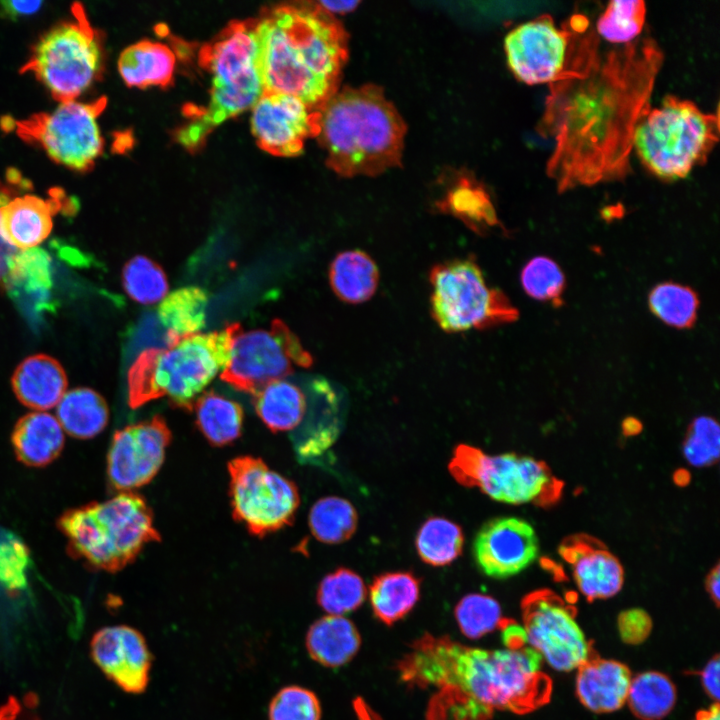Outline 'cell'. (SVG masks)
<instances>
[{
  "label": "cell",
  "mask_w": 720,
  "mask_h": 720,
  "mask_svg": "<svg viewBox=\"0 0 720 720\" xmlns=\"http://www.w3.org/2000/svg\"><path fill=\"white\" fill-rule=\"evenodd\" d=\"M664 54L650 37L602 52L589 20L577 29L563 73L549 85L537 132L554 147L546 174L560 193L622 180L636 127Z\"/></svg>",
  "instance_id": "6da1fadb"
},
{
  "label": "cell",
  "mask_w": 720,
  "mask_h": 720,
  "mask_svg": "<svg viewBox=\"0 0 720 720\" xmlns=\"http://www.w3.org/2000/svg\"><path fill=\"white\" fill-rule=\"evenodd\" d=\"M541 664L528 645L488 650L426 634L413 643L398 670L410 686L441 688L491 713L521 714L549 701L552 682Z\"/></svg>",
  "instance_id": "7a4b0ae2"
},
{
  "label": "cell",
  "mask_w": 720,
  "mask_h": 720,
  "mask_svg": "<svg viewBox=\"0 0 720 720\" xmlns=\"http://www.w3.org/2000/svg\"><path fill=\"white\" fill-rule=\"evenodd\" d=\"M256 33L264 92L292 95L318 111L338 91L348 36L316 2L267 10Z\"/></svg>",
  "instance_id": "3957f363"
},
{
  "label": "cell",
  "mask_w": 720,
  "mask_h": 720,
  "mask_svg": "<svg viewBox=\"0 0 720 720\" xmlns=\"http://www.w3.org/2000/svg\"><path fill=\"white\" fill-rule=\"evenodd\" d=\"M406 124L382 88L345 87L319 110L317 138L340 176H376L399 166Z\"/></svg>",
  "instance_id": "277c9868"
},
{
  "label": "cell",
  "mask_w": 720,
  "mask_h": 720,
  "mask_svg": "<svg viewBox=\"0 0 720 720\" xmlns=\"http://www.w3.org/2000/svg\"><path fill=\"white\" fill-rule=\"evenodd\" d=\"M239 323L220 331L187 336L167 347H149L138 354L128 371V403L131 408L158 398L185 410L227 366Z\"/></svg>",
  "instance_id": "5b68a950"
},
{
  "label": "cell",
  "mask_w": 720,
  "mask_h": 720,
  "mask_svg": "<svg viewBox=\"0 0 720 720\" xmlns=\"http://www.w3.org/2000/svg\"><path fill=\"white\" fill-rule=\"evenodd\" d=\"M199 61L211 74L210 99L206 107L186 110L190 121L176 132V140L189 150L219 124L252 108L264 93L256 20L229 24L201 48Z\"/></svg>",
  "instance_id": "8992f818"
},
{
  "label": "cell",
  "mask_w": 720,
  "mask_h": 720,
  "mask_svg": "<svg viewBox=\"0 0 720 720\" xmlns=\"http://www.w3.org/2000/svg\"><path fill=\"white\" fill-rule=\"evenodd\" d=\"M58 527L74 556L109 572L121 570L147 544L160 541L151 508L134 492L66 511Z\"/></svg>",
  "instance_id": "52a82bcc"
},
{
  "label": "cell",
  "mask_w": 720,
  "mask_h": 720,
  "mask_svg": "<svg viewBox=\"0 0 720 720\" xmlns=\"http://www.w3.org/2000/svg\"><path fill=\"white\" fill-rule=\"evenodd\" d=\"M719 140V114L694 102L668 95L639 121L633 148L656 177L676 181L704 164Z\"/></svg>",
  "instance_id": "ba28073f"
},
{
  "label": "cell",
  "mask_w": 720,
  "mask_h": 720,
  "mask_svg": "<svg viewBox=\"0 0 720 720\" xmlns=\"http://www.w3.org/2000/svg\"><path fill=\"white\" fill-rule=\"evenodd\" d=\"M429 283L432 318L447 333L488 329L518 319L516 307L503 291L487 283L471 256L434 265Z\"/></svg>",
  "instance_id": "9c48e42d"
},
{
  "label": "cell",
  "mask_w": 720,
  "mask_h": 720,
  "mask_svg": "<svg viewBox=\"0 0 720 720\" xmlns=\"http://www.w3.org/2000/svg\"><path fill=\"white\" fill-rule=\"evenodd\" d=\"M73 18L45 33L21 72H31L60 103L74 101L98 79L103 46L84 7L72 5Z\"/></svg>",
  "instance_id": "30bf717a"
},
{
  "label": "cell",
  "mask_w": 720,
  "mask_h": 720,
  "mask_svg": "<svg viewBox=\"0 0 720 720\" xmlns=\"http://www.w3.org/2000/svg\"><path fill=\"white\" fill-rule=\"evenodd\" d=\"M448 470L460 485L476 487L506 504H550L562 490V482L537 459L515 453L489 455L467 444L454 449Z\"/></svg>",
  "instance_id": "8fae6325"
},
{
  "label": "cell",
  "mask_w": 720,
  "mask_h": 720,
  "mask_svg": "<svg viewBox=\"0 0 720 720\" xmlns=\"http://www.w3.org/2000/svg\"><path fill=\"white\" fill-rule=\"evenodd\" d=\"M232 514L262 537L290 525L300 504L297 486L260 458L240 456L228 463Z\"/></svg>",
  "instance_id": "7c38bea8"
},
{
  "label": "cell",
  "mask_w": 720,
  "mask_h": 720,
  "mask_svg": "<svg viewBox=\"0 0 720 720\" xmlns=\"http://www.w3.org/2000/svg\"><path fill=\"white\" fill-rule=\"evenodd\" d=\"M105 106V97L91 103H61L52 112L34 114L13 125L20 137L39 144L55 162L88 171L103 151L97 118Z\"/></svg>",
  "instance_id": "4fadbf2b"
},
{
  "label": "cell",
  "mask_w": 720,
  "mask_h": 720,
  "mask_svg": "<svg viewBox=\"0 0 720 720\" xmlns=\"http://www.w3.org/2000/svg\"><path fill=\"white\" fill-rule=\"evenodd\" d=\"M313 358L299 338L279 319L269 329L243 332L234 338L221 379L235 389L254 394L267 384L285 379L295 367L308 368Z\"/></svg>",
  "instance_id": "5bb4252c"
},
{
  "label": "cell",
  "mask_w": 720,
  "mask_h": 720,
  "mask_svg": "<svg viewBox=\"0 0 720 720\" xmlns=\"http://www.w3.org/2000/svg\"><path fill=\"white\" fill-rule=\"evenodd\" d=\"M527 645L553 669L569 672L592 657L573 607L548 590L528 594L521 603Z\"/></svg>",
  "instance_id": "9a60e30c"
},
{
  "label": "cell",
  "mask_w": 720,
  "mask_h": 720,
  "mask_svg": "<svg viewBox=\"0 0 720 720\" xmlns=\"http://www.w3.org/2000/svg\"><path fill=\"white\" fill-rule=\"evenodd\" d=\"M585 16L572 15L558 27L548 14L518 25L505 37L504 50L513 75L529 85L550 84L564 71Z\"/></svg>",
  "instance_id": "2e32d148"
},
{
  "label": "cell",
  "mask_w": 720,
  "mask_h": 720,
  "mask_svg": "<svg viewBox=\"0 0 720 720\" xmlns=\"http://www.w3.org/2000/svg\"><path fill=\"white\" fill-rule=\"evenodd\" d=\"M172 434L160 415L116 431L107 457L111 486L122 492L149 483L161 468Z\"/></svg>",
  "instance_id": "e0dca14e"
},
{
  "label": "cell",
  "mask_w": 720,
  "mask_h": 720,
  "mask_svg": "<svg viewBox=\"0 0 720 720\" xmlns=\"http://www.w3.org/2000/svg\"><path fill=\"white\" fill-rule=\"evenodd\" d=\"M318 130L319 110L292 95L264 92L252 107L251 131L258 146L270 154L297 156Z\"/></svg>",
  "instance_id": "ac0fdd59"
},
{
  "label": "cell",
  "mask_w": 720,
  "mask_h": 720,
  "mask_svg": "<svg viewBox=\"0 0 720 720\" xmlns=\"http://www.w3.org/2000/svg\"><path fill=\"white\" fill-rule=\"evenodd\" d=\"M474 560L483 574L496 579L517 575L539 556V540L526 520L505 516L486 522L473 542Z\"/></svg>",
  "instance_id": "d6986e66"
},
{
  "label": "cell",
  "mask_w": 720,
  "mask_h": 720,
  "mask_svg": "<svg viewBox=\"0 0 720 720\" xmlns=\"http://www.w3.org/2000/svg\"><path fill=\"white\" fill-rule=\"evenodd\" d=\"M91 655L105 675L124 691L139 694L146 689L151 654L144 637L134 628H102L92 638Z\"/></svg>",
  "instance_id": "ffe728a7"
},
{
  "label": "cell",
  "mask_w": 720,
  "mask_h": 720,
  "mask_svg": "<svg viewBox=\"0 0 720 720\" xmlns=\"http://www.w3.org/2000/svg\"><path fill=\"white\" fill-rule=\"evenodd\" d=\"M559 553L571 566L575 583L588 600L610 598L621 590L623 567L599 541L573 536L560 545Z\"/></svg>",
  "instance_id": "44dd1931"
},
{
  "label": "cell",
  "mask_w": 720,
  "mask_h": 720,
  "mask_svg": "<svg viewBox=\"0 0 720 720\" xmlns=\"http://www.w3.org/2000/svg\"><path fill=\"white\" fill-rule=\"evenodd\" d=\"M3 287L31 319L53 310L52 263L48 253L38 247L19 250Z\"/></svg>",
  "instance_id": "7402d4cb"
},
{
  "label": "cell",
  "mask_w": 720,
  "mask_h": 720,
  "mask_svg": "<svg viewBox=\"0 0 720 720\" xmlns=\"http://www.w3.org/2000/svg\"><path fill=\"white\" fill-rule=\"evenodd\" d=\"M577 670L576 693L590 711L609 713L626 702L632 678L623 663L592 656Z\"/></svg>",
  "instance_id": "603a6c76"
},
{
  "label": "cell",
  "mask_w": 720,
  "mask_h": 720,
  "mask_svg": "<svg viewBox=\"0 0 720 720\" xmlns=\"http://www.w3.org/2000/svg\"><path fill=\"white\" fill-rule=\"evenodd\" d=\"M59 208L58 197L44 200L24 195L10 200L0 209V234L17 250L37 247L49 236L52 216Z\"/></svg>",
  "instance_id": "cb8c5ba5"
},
{
  "label": "cell",
  "mask_w": 720,
  "mask_h": 720,
  "mask_svg": "<svg viewBox=\"0 0 720 720\" xmlns=\"http://www.w3.org/2000/svg\"><path fill=\"white\" fill-rule=\"evenodd\" d=\"M67 384L63 367L45 354L24 359L12 376V387L18 400L39 411L56 406L66 393Z\"/></svg>",
  "instance_id": "d4e9b609"
},
{
  "label": "cell",
  "mask_w": 720,
  "mask_h": 720,
  "mask_svg": "<svg viewBox=\"0 0 720 720\" xmlns=\"http://www.w3.org/2000/svg\"><path fill=\"white\" fill-rule=\"evenodd\" d=\"M17 458L40 467L52 462L64 445L63 429L57 418L46 412H32L18 420L12 433Z\"/></svg>",
  "instance_id": "484cf974"
},
{
  "label": "cell",
  "mask_w": 720,
  "mask_h": 720,
  "mask_svg": "<svg viewBox=\"0 0 720 720\" xmlns=\"http://www.w3.org/2000/svg\"><path fill=\"white\" fill-rule=\"evenodd\" d=\"M208 295L196 286L182 287L166 295L156 309L164 330L162 347L199 333L205 327Z\"/></svg>",
  "instance_id": "4316f807"
},
{
  "label": "cell",
  "mask_w": 720,
  "mask_h": 720,
  "mask_svg": "<svg viewBox=\"0 0 720 720\" xmlns=\"http://www.w3.org/2000/svg\"><path fill=\"white\" fill-rule=\"evenodd\" d=\"M310 657L326 667L347 664L361 646L360 634L354 623L344 616L327 615L315 621L306 635Z\"/></svg>",
  "instance_id": "83f0119b"
},
{
  "label": "cell",
  "mask_w": 720,
  "mask_h": 720,
  "mask_svg": "<svg viewBox=\"0 0 720 720\" xmlns=\"http://www.w3.org/2000/svg\"><path fill=\"white\" fill-rule=\"evenodd\" d=\"M309 387L313 399L309 422L316 424L303 428L305 433L296 438L297 452L305 459L322 454L339 433L340 400L336 391L323 378L312 379Z\"/></svg>",
  "instance_id": "f1b7e54d"
},
{
  "label": "cell",
  "mask_w": 720,
  "mask_h": 720,
  "mask_svg": "<svg viewBox=\"0 0 720 720\" xmlns=\"http://www.w3.org/2000/svg\"><path fill=\"white\" fill-rule=\"evenodd\" d=\"M175 64V54L167 45L143 40L122 51L118 69L129 87H165L173 79Z\"/></svg>",
  "instance_id": "f546056e"
},
{
  "label": "cell",
  "mask_w": 720,
  "mask_h": 720,
  "mask_svg": "<svg viewBox=\"0 0 720 720\" xmlns=\"http://www.w3.org/2000/svg\"><path fill=\"white\" fill-rule=\"evenodd\" d=\"M329 282L341 301L360 304L375 294L379 270L375 261L364 251L347 250L337 254L331 262Z\"/></svg>",
  "instance_id": "4dcf8cb0"
},
{
  "label": "cell",
  "mask_w": 720,
  "mask_h": 720,
  "mask_svg": "<svg viewBox=\"0 0 720 720\" xmlns=\"http://www.w3.org/2000/svg\"><path fill=\"white\" fill-rule=\"evenodd\" d=\"M255 411L272 431H289L305 417L307 398L304 391L286 380L273 381L253 394Z\"/></svg>",
  "instance_id": "1f68e13d"
},
{
  "label": "cell",
  "mask_w": 720,
  "mask_h": 720,
  "mask_svg": "<svg viewBox=\"0 0 720 720\" xmlns=\"http://www.w3.org/2000/svg\"><path fill=\"white\" fill-rule=\"evenodd\" d=\"M420 596V580L409 571L386 572L376 576L369 587L374 615L392 625L405 617Z\"/></svg>",
  "instance_id": "d6a6232c"
},
{
  "label": "cell",
  "mask_w": 720,
  "mask_h": 720,
  "mask_svg": "<svg viewBox=\"0 0 720 720\" xmlns=\"http://www.w3.org/2000/svg\"><path fill=\"white\" fill-rule=\"evenodd\" d=\"M108 418L106 401L90 388L68 391L57 404V420L62 429L78 439L99 434L106 427Z\"/></svg>",
  "instance_id": "836d02e7"
},
{
  "label": "cell",
  "mask_w": 720,
  "mask_h": 720,
  "mask_svg": "<svg viewBox=\"0 0 720 720\" xmlns=\"http://www.w3.org/2000/svg\"><path fill=\"white\" fill-rule=\"evenodd\" d=\"M193 408L199 430L213 446H224L241 434L244 413L241 405L214 391H205Z\"/></svg>",
  "instance_id": "e575fe53"
},
{
  "label": "cell",
  "mask_w": 720,
  "mask_h": 720,
  "mask_svg": "<svg viewBox=\"0 0 720 720\" xmlns=\"http://www.w3.org/2000/svg\"><path fill=\"white\" fill-rule=\"evenodd\" d=\"M438 206L477 233L487 232L499 225L488 192L480 184L466 178H462Z\"/></svg>",
  "instance_id": "d590c367"
},
{
  "label": "cell",
  "mask_w": 720,
  "mask_h": 720,
  "mask_svg": "<svg viewBox=\"0 0 720 720\" xmlns=\"http://www.w3.org/2000/svg\"><path fill=\"white\" fill-rule=\"evenodd\" d=\"M626 702L638 718L659 720L673 709L676 689L666 675L656 671L643 672L631 680Z\"/></svg>",
  "instance_id": "8d00e7d4"
},
{
  "label": "cell",
  "mask_w": 720,
  "mask_h": 720,
  "mask_svg": "<svg viewBox=\"0 0 720 720\" xmlns=\"http://www.w3.org/2000/svg\"><path fill=\"white\" fill-rule=\"evenodd\" d=\"M415 545L423 562L446 566L462 553L464 534L457 523L444 517H430L420 526Z\"/></svg>",
  "instance_id": "74e56055"
},
{
  "label": "cell",
  "mask_w": 720,
  "mask_h": 720,
  "mask_svg": "<svg viewBox=\"0 0 720 720\" xmlns=\"http://www.w3.org/2000/svg\"><path fill=\"white\" fill-rule=\"evenodd\" d=\"M308 522L312 535L318 541L325 544H339L354 534L358 515L348 500L328 496L315 502L310 510Z\"/></svg>",
  "instance_id": "f35d334b"
},
{
  "label": "cell",
  "mask_w": 720,
  "mask_h": 720,
  "mask_svg": "<svg viewBox=\"0 0 720 720\" xmlns=\"http://www.w3.org/2000/svg\"><path fill=\"white\" fill-rule=\"evenodd\" d=\"M648 304L651 312L665 324L685 329L692 327L696 321L699 299L688 286L663 282L650 291Z\"/></svg>",
  "instance_id": "ab89813d"
},
{
  "label": "cell",
  "mask_w": 720,
  "mask_h": 720,
  "mask_svg": "<svg viewBox=\"0 0 720 720\" xmlns=\"http://www.w3.org/2000/svg\"><path fill=\"white\" fill-rule=\"evenodd\" d=\"M366 598L363 579L348 568L326 575L317 590V602L329 615L343 616L359 608Z\"/></svg>",
  "instance_id": "60d3db41"
},
{
  "label": "cell",
  "mask_w": 720,
  "mask_h": 720,
  "mask_svg": "<svg viewBox=\"0 0 720 720\" xmlns=\"http://www.w3.org/2000/svg\"><path fill=\"white\" fill-rule=\"evenodd\" d=\"M645 18L644 1H611L598 18L595 31L611 43L625 45L638 38Z\"/></svg>",
  "instance_id": "b9f144b4"
},
{
  "label": "cell",
  "mask_w": 720,
  "mask_h": 720,
  "mask_svg": "<svg viewBox=\"0 0 720 720\" xmlns=\"http://www.w3.org/2000/svg\"><path fill=\"white\" fill-rule=\"evenodd\" d=\"M122 283L126 293L136 302L145 305L160 302L168 292V281L163 269L146 256H135L124 266Z\"/></svg>",
  "instance_id": "7bdbcfd3"
},
{
  "label": "cell",
  "mask_w": 720,
  "mask_h": 720,
  "mask_svg": "<svg viewBox=\"0 0 720 720\" xmlns=\"http://www.w3.org/2000/svg\"><path fill=\"white\" fill-rule=\"evenodd\" d=\"M455 618L462 634L478 639L498 628L503 620L501 606L489 595H465L455 607Z\"/></svg>",
  "instance_id": "ee69618b"
},
{
  "label": "cell",
  "mask_w": 720,
  "mask_h": 720,
  "mask_svg": "<svg viewBox=\"0 0 720 720\" xmlns=\"http://www.w3.org/2000/svg\"><path fill=\"white\" fill-rule=\"evenodd\" d=\"M521 285L528 296L560 305L565 288V276L558 264L549 257L537 256L522 268Z\"/></svg>",
  "instance_id": "f6af8a7d"
},
{
  "label": "cell",
  "mask_w": 720,
  "mask_h": 720,
  "mask_svg": "<svg viewBox=\"0 0 720 720\" xmlns=\"http://www.w3.org/2000/svg\"><path fill=\"white\" fill-rule=\"evenodd\" d=\"M30 565L25 543L12 531L0 527V586L13 593L25 589Z\"/></svg>",
  "instance_id": "bcb514c9"
},
{
  "label": "cell",
  "mask_w": 720,
  "mask_h": 720,
  "mask_svg": "<svg viewBox=\"0 0 720 720\" xmlns=\"http://www.w3.org/2000/svg\"><path fill=\"white\" fill-rule=\"evenodd\" d=\"M720 429L716 420L709 416H699L691 423L683 454L693 466L704 467L713 464L719 457Z\"/></svg>",
  "instance_id": "7dc6e473"
},
{
  "label": "cell",
  "mask_w": 720,
  "mask_h": 720,
  "mask_svg": "<svg viewBox=\"0 0 720 720\" xmlns=\"http://www.w3.org/2000/svg\"><path fill=\"white\" fill-rule=\"evenodd\" d=\"M321 705L317 696L300 686L281 689L269 706V720H320Z\"/></svg>",
  "instance_id": "c3c4849f"
},
{
  "label": "cell",
  "mask_w": 720,
  "mask_h": 720,
  "mask_svg": "<svg viewBox=\"0 0 720 720\" xmlns=\"http://www.w3.org/2000/svg\"><path fill=\"white\" fill-rule=\"evenodd\" d=\"M621 639L629 644H638L644 641L652 627L650 616L642 609L632 608L623 611L617 620Z\"/></svg>",
  "instance_id": "681fc988"
},
{
  "label": "cell",
  "mask_w": 720,
  "mask_h": 720,
  "mask_svg": "<svg viewBox=\"0 0 720 720\" xmlns=\"http://www.w3.org/2000/svg\"><path fill=\"white\" fill-rule=\"evenodd\" d=\"M37 698L28 694L22 699L10 697L0 707V720H40L37 712Z\"/></svg>",
  "instance_id": "f907efd6"
},
{
  "label": "cell",
  "mask_w": 720,
  "mask_h": 720,
  "mask_svg": "<svg viewBox=\"0 0 720 720\" xmlns=\"http://www.w3.org/2000/svg\"><path fill=\"white\" fill-rule=\"evenodd\" d=\"M10 201L8 190L0 184V209ZM19 250L7 243L0 234V286H3Z\"/></svg>",
  "instance_id": "816d5d0a"
},
{
  "label": "cell",
  "mask_w": 720,
  "mask_h": 720,
  "mask_svg": "<svg viewBox=\"0 0 720 720\" xmlns=\"http://www.w3.org/2000/svg\"><path fill=\"white\" fill-rule=\"evenodd\" d=\"M41 5L42 1H0V12L8 18L16 20L19 17L36 13Z\"/></svg>",
  "instance_id": "f5cc1de1"
},
{
  "label": "cell",
  "mask_w": 720,
  "mask_h": 720,
  "mask_svg": "<svg viewBox=\"0 0 720 720\" xmlns=\"http://www.w3.org/2000/svg\"><path fill=\"white\" fill-rule=\"evenodd\" d=\"M719 656L712 658L701 672V681L706 693L713 699L719 698Z\"/></svg>",
  "instance_id": "db71d44e"
},
{
  "label": "cell",
  "mask_w": 720,
  "mask_h": 720,
  "mask_svg": "<svg viewBox=\"0 0 720 720\" xmlns=\"http://www.w3.org/2000/svg\"><path fill=\"white\" fill-rule=\"evenodd\" d=\"M316 3L331 15L351 12L359 5V1H319Z\"/></svg>",
  "instance_id": "11a10c76"
},
{
  "label": "cell",
  "mask_w": 720,
  "mask_h": 720,
  "mask_svg": "<svg viewBox=\"0 0 720 720\" xmlns=\"http://www.w3.org/2000/svg\"><path fill=\"white\" fill-rule=\"evenodd\" d=\"M706 589L707 592L710 594L712 600L718 606L720 597V568L718 564L710 571L707 576Z\"/></svg>",
  "instance_id": "9f6ffc18"
},
{
  "label": "cell",
  "mask_w": 720,
  "mask_h": 720,
  "mask_svg": "<svg viewBox=\"0 0 720 720\" xmlns=\"http://www.w3.org/2000/svg\"><path fill=\"white\" fill-rule=\"evenodd\" d=\"M354 704L359 720H380L361 699H358Z\"/></svg>",
  "instance_id": "6f0895ef"
},
{
  "label": "cell",
  "mask_w": 720,
  "mask_h": 720,
  "mask_svg": "<svg viewBox=\"0 0 720 720\" xmlns=\"http://www.w3.org/2000/svg\"><path fill=\"white\" fill-rule=\"evenodd\" d=\"M694 720H720L718 703H715L708 709L698 712Z\"/></svg>",
  "instance_id": "680465c9"
}]
</instances>
